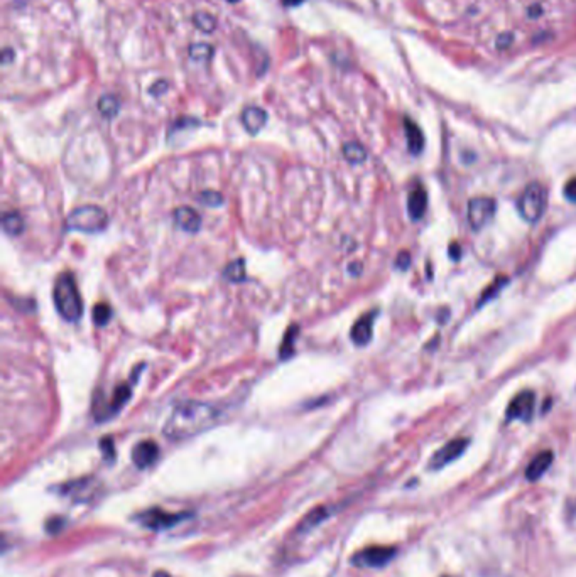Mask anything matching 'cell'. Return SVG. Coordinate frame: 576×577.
Returning <instances> with one entry per match:
<instances>
[{
  "mask_svg": "<svg viewBox=\"0 0 576 577\" xmlns=\"http://www.w3.org/2000/svg\"><path fill=\"white\" fill-rule=\"evenodd\" d=\"M218 408L212 403L198 402V400H184L172 408L167 417L162 432L167 439L183 441L196 434L208 431L218 419Z\"/></svg>",
  "mask_w": 576,
  "mask_h": 577,
  "instance_id": "cell-1",
  "label": "cell"
},
{
  "mask_svg": "<svg viewBox=\"0 0 576 577\" xmlns=\"http://www.w3.org/2000/svg\"><path fill=\"white\" fill-rule=\"evenodd\" d=\"M53 299L54 306H56L58 313H60L63 319L75 323L82 318L83 302L73 273L63 272L61 275L58 277L56 282H54Z\"/></svg>",
  "mask_w": 576,
  "mask_h": 577,
  "instance_id": "cell-2",
  "label": "cell"
},
{
  "mask_svg": "<svg viewBox=\"0 0 576 577\" xmlns=\"http://www.w3.org/2000/svg\"><path fill=\"white\" fill-rule=\"evenodd\" d=\"M108 225V216L102 208L94 205L79 206L66 218V228L83 233H98Z\"/></svg>",
  "mask_w": 576,
  "mask_h": 577,
  "instance_id": "cell-3",
  "label": "cell"
},
{
  "mask_svg": "<svg viewBox=\"0 0 576 577\" xmlns=\"http://www.w3.org/2000/svg\"><path fill=\"white\" fill-rule=\"evenodd\" d=\"M546 206H548V191L541 183H531L520 195L519 213L524 221H539V218L546 212Z\"/></svg>",
  "mask_w": 576,
  "mask_h": 577,
  "instance_id": "cell-4",
  "label": "cell"
},
{
  "mask_svg": "<svg viewBox=\"0 0 576 577\" xmlns=\"http://www.w3.org/2000/svg\"><path fill=\"white\" fill-rule=\"evenodd\" d=\"M495 214V200L489 196H477L468 201L466 218L475 231H480L489 225Z\"/></svg>",
  "mask_w": 576,
  "mask_h": 577,
  "instance_id": "cell-5",
  "label": "cell"
},
{
  "mask_svg": "<svg viewBox=\"0 0 576 577\" xmlns=\"http://www.w3.org/2000/svg\"><path fill=\"white\" fill-rule=\"evenodd\" d=\"M394 557H396V549L394 547L373 545L360 550L352 560L359 567H384Z\"/></svg>",
  "mask_w": 576,
  "mask_h": 577,
  "instance_id": "cell-6",
  "label": "cell"
},
{
  "mask_svg": "<svg viewBox=\"0 0 576 577\" xmlns=\"http://www.w3.org/2000/svg\"><path fill=\"white\" fill-rule=\"evenodd\" d=\"M534 403H536V395H534V391L524 390L520 391V394H517L507 407V420L519 419L524 420V422H529L534 414Z\"/></svg>",
  "mask_w": 576,
  "mask_h": 577,
  "instance_id": "cell-7",
  "label": "cell"
},
{
  "mask_svg": "<svg viewBox=\"0 0 576 577\" xmlns=\"http://www.w3.org/2000/svg\"><path fill=\"white\" fill-rule=\"evenodd\" d=\"M468 448V439H463V437H458V439H453L447 442L440 450H436L435 456L431 458L430 467L431 469H441L449 462H453L455 459H458L461 454L465 453V449Z\"/></svg>",
  "mask_w": 576,
  "mask_h": 577,
  "instance_id": "cell-8",
  "label": "cell"
},
{
  "mask_svg": "<svg viewBox=\"0 0 576 577\" xmlns=\"http://www.w3.org/2000/svg\"><path fill=\"white\" fill-rule=\"evenodd\" d=\"M186 513H169L164 512V510H149V512H144L139 520L141 524L147 526V529L153 530H161V529H169V526L176 525L178 521L186 518Z\"/></svg>",
  "mask_w": 576,
  "mask_h": 577,
  "instance_id": "cell-9",
  "label": "cell"
},
{
  "mask_svg": "<svg viewBox=\"0 0 576 577\" xmlns=\"http://www.w3.org/2000/svg\"><path fill=\"white\" fill-rule=\"evenodd\" d=\"M159 458V446L154 441H142L132 450V461L139 469H146L154 465Z\"/></svg>",
  "mask_w": 576,
  "mask_h": 577,
  "instance_id": "cell-10",
  "label": "cell"
},
{
  "mask_svg": "<svg viewBox=\"0 0 576 577\" xmlns=\"http://www.w3.org/2000/svg\"><path fill=\"white\" fill-rule=\"evenodd\" d=\"M376 314H377L376 311L364 314L359 321L353 324L350 336L357 346H365V344H369L370 339H372V332H373L372 328H373V321H376Z\"/></svg>",
  "mask_w": 576,
  "mask_h": 577,
  "instance_id": "cell-11",
  "label": "cell"
},
{
  "mask_svg": "<svg viewBox=\"0 0 576 577\" xmlns=\"http://www.w3.org/2000/svg\"><path fill=\"white\" fill-rule=\"evenodd\" d=\"M130 395H132V385L130 383H122L120 387H117L115 391H113L110 403H107V407L103 408L102 414L98 415V420L110 419L112 415H115L117 412L122 410V407L129 402Z\"/></svg>",
  "mask_w": 576,
  "mask_h": 577,
  "instance_id": "cell-12",
  "label": "cell"
},
{
  "mask_svg": "<svg viewBox=\"0 0 576 577\" xmlns=\"http://www.w3.org/2000/svg\"><path fill=\"white\" fill-rule=\"evenodd\" d=\"M174 221L181 230L188 231V233H196L201 226V218L198 212L188 206H181L174 212Z\"/></svg>",
  "mask_w": 576,
  "mask_h": 577,
  "instance_id": "cell-13",
  "label": "cell"
},
{
  "mask_svg": "<svg viewBox=\"0 0 576 577\" xmlns=\"http://www.w3.org/2000/svg\"><path fill=\"white\" fill-rule=\"evenodd\" d=\"M553 453L551 450H542V453L537 454L536 458L529 462L527 469H525V478L529 481H537V479L542 478V474L549 469V466L553 465Z\"/></svg>",
  "mask_w": 576,
  "mask_h": 577,
  "instance_id": "cell-14",
  "label": "cell"
},
{
  "mask_svg": "<svg viewBox=\"0 0 576 577\" xmlns=\"http://www.w3.org/2000/svg\"><path fill=\"white\" fill-rule=\"evenodd\" d=\"M267 122V113L260 107H247L242 112V124L249 134H257Z\"/></svg>",
  "mask_w": 576,
  "mask_h": 577,
  "instance_id": "cell-15",
  "label": "cell"
},
{
  "mask_svg": "<svg viewBox=\"0 0 576 577\" xmlns=\"http://www.w3.org/2000/svg\"><path fill=\"white\" fill-rule=\"evenodd\" d=\"M426 206H428V195L426 191L421 186H416L413 191H411L409 197H407V209H409V216L413 218L414 221L421 220L426 213Z\"/></svg>",
  "mask_w": 576,
  "mask_h": 577,
  "instance_id": "cell-16",
  "label": "cell"
},
{
  "mask_svg": "<svg viewBox=\"0 0 576 577\" xmlns=\"http://www.w3.org/2000/svg\"><path fill=\"white\" fill-rule=\"evenodd\" d=\"M404 129H406L407 147H409L411 154H414V155L421 154L424 149V136H423L421 129H419L418 125L409 119L404 120Z\"/></svg>",
  "mask_w": 576,
  "mask_h": 577,
  "instance_id": "cell-17",
  "label": "cell"
},
{
  "mask_svg": "<svg viewBox=\"0 0 576 577\" xmlns=\"http://www.w3.org/2000/svg\"><path fill=\"white\" fill-rule=\"evenodd\" d=\"M2 228L6 233L12 235V237H15V235H20L24 230V221L23 218H20L19 213L15 212H11V213H6L2 218Z\"/></svg>",
  "mask_w": 576,
  "mask_h": 577,
  "instance_id": "cell-18",
  "label": "cell"
},
{
  "mask_svg": "<svg viewBox=\"0 0 576 577\" xmlns=\"http://www.w3.org/2000/svg\"><path fill=\"white\" fill-rule=\"evenodd\" d=\"M343 155L345 159L352 164H360L367 159V153H365V149L359 144V142H348V144H345Z\"/></svg>",
  "mask_w": 576,
  "mask_h": 577,
  "instance_id": "cell-19",
  "label": "cell"
},
{
  "mask_svg": "<svg viewBox=\"0 0 576 577\" xmlns=\"http://www.w3.org/2000/svg\"><path fill=\"white\" fill-rule=\"evenodd\" d=\"M225 279L232 282H242L245 279V262L243 260H235L225 268Z\"/></svg>",
  "mask_w": 576,
  "mask_h": 577,
  "instance_id": "cell-20",
  "label": "cell"
},
{
  "mask_svg": "<svg viewBox=\"0 0 576 577\" xmlns=\"http://www.w3.org/2000/svg\"><path fill=\"white\" fill-rule=\"evenodd\" d=\"M193 22H195V26L203 32H213V31H215V27H217L215 18H213V15L207 14V12H198V14H195V18H193Z\"/></svg>",
  "mask_w": 576,
  "mask_h": 577,
  "instance_id": "cell-21",
  "label": "cell"
},
{
  "mask_svg": "<svg viewBox=\"0 0 576 577\" xmlns=\"http://www.w3.org/2000/svg\"><path fill=\"white\" fill-rule=\"evenodd\" d=\"M325 517H326V510H325V508L313 510V512H311L308 517L302 518V521L300 524V530H309V529H313V526H316V525L319 524V521H321Z\"/></svg>",
  "mask_w": 576,
  "mask_h": 577,
  "instance_id": "cell-22",
  "label": "cell"
},
{
  "mask_svg": "<svg viewBox=\"0 0 576 577\" xmlns=\"http://www.w3.org/2000/svg\"><path fill=\"white\" fill-rule=\"evenodd\" d=\"M110 318H112L110 306H108V304H98V306H95V309H94V323L96 324V326H100V328L105 326V324L110 321Z\"/></svg>",
  "mask_w": 576,
  "mask_h": 577,
  "instance_id": "cell-23",
  "label": "cell"
},
{
  "mask_svg": "<svg viewBox=\"0 0 576 577\" xmlns=\"http://www.w3.org/2000/svg\"><path fill=\"white\" fill-rule=\"evenodd\" d=\"M98 108L105 117H113L117 110H119V103H117V100L113 98V96H103V98L100 100Z\"/></svg>",
  "mask_w": 576,
  "mask_h": 577,
  "instance_id": "cell-24",
  "label": "cell"
},
{
  "mask_svg": "<svg viewBox=\"0 0 576 577\" xmlns=\"http://www.w3.org/2000/svg\"><path fill=\"white\" fill-rule=\"evenodd\" d=\"M300 332V328H291V330L288 331V335H286L284 338V343H283V348H281V358H289V355L293 353V341L296 338V335Z\"/></svg>",
  "mask_w": 576,
  "mask_h": 577,
  "instance_id": "cell-25",
  "label": "cell"
},
{
  "mask_svg": "<svg viewBox=\"0 0 576 577\" xmlns=\"http://www.w3.org/2000/svg\"><path fill=\"white\" fill-rule=\"evenodd\" d=\"M210 54H212V48L207 44H193L191 48H189V56H191L193 60H207Z\"/></svg>",
  "mask_w": 576,
  "mask_h": 577,
  "instance_id": "cell-26",
  "label": "cell"
},
{
  "mask_svg": "<svg viewBox=\"0 0 576 577\" xmlns=\"http://www.w3.org/2000/svg\"><path fill=\"white\" fill-rule=\"evenodd\" d=\"M200 201H203V203L208 205V206H217V205H220L222 201H224V197H222L220 193L205 191V193H201Z\"/></svg>",
  "mask_w": 576,
  "mask_h": 577,
  "instance_id": "cell-27",
  "label": "cell"
},
{
  "mask_svg": "<svg viewBox=\"0 0 576 577\" xmlns=\"http://www.w3.org/2000/svg\"><path fill=\"white\" fill-rule=\"evenodd\" d=\"M565 196H566L568 201H571V203H576V178L570 179L565 184Z\"/></svg>",
  "mask_w": 576,
  "mask_h": 577,
  "instance_id": "cell-28",
  "label": "cell"
},
{
  "mask_svg": "<svg viewBox=\"0 0 576 577\" xmlns=\"http://www.w3.org/2000/svg\"><path fill=\"white\" fill-rule=\"evenodd\" d=\"M409 264H411V255L407 254V252H401V254L397 255V260H396L397 268H401V271H406V268L409 267Z\"/></svg>",
  "mask_w": 576,
  "mask_h": 577,
  "instance_id": "cell-29",
  "label": "cell"
},
{
  "mask_svg": "<svg viewBox=\"0 0 576 577\" xmlns=\"http://www.w3.org/2000/svg\"><path fill=\"white\" fill-rule=\"evenodd\" d=\"M449 257H452L453 260H460V245H458V243H452V245H449Z\"/></svg>",
  "mask_w": 576,
  "mask_h": 577,
  "instance_id": "cell-30",
  "label": "cell"
},
{
  "mask_svg": "<svg viewBox=\"0 0 576 577\" xmlns=\"http://www.w3.org/2000/svg\"><path fill=\"white\" fill-rule=\"evenodd\" d=\"M283 2L286 4V6L293 7V6H297V4H301V2H302V0H283Z\"/></svg>",
  "mask_w": 576,
  "mask_h": 577,
  "instance_id": "cell-31",
  "label": "cell"
},
{
  "mask_svg": "<svg viewBox=\"0 0 576 577\" xmlns=\"http://www.w3.org/2000/svg\"><path fill=\"white\" fill-rule=\"evenodd\" d=\"M154 577H169V576H167L166 572H158V574H155Z\"/></svg>",
  "mask_w": 576,
  "mask_h": 577,
  "instance_id": "cell-32",
  "label": "cell"
},
{
  "mask_svg": "<svg viewBox=\"0 0 576 577\" xmlns=\"http://www.w3.org/2000/svg\"><path fill=\"white\" fill-rule=\"evenodd\" d=\"M226 2H238V0H226Z\"/></svg>",
  "mask_w": 576,
  "mask_h": 577,
  "instance_id": "cell-33",
  "label": "cell"
},
{
  "mask_svg": "<svg viewBox=\"0 0 576 577\" xmlns=\"http://www.w3.org/2000/svg\"><path fill=\"white\" fill-rule=\"evenodd\" d=\"M447 577H448V576H447Z\"/></svg>",
  "mask_w": 576,
  "mask_h": 577,
  "instance_id": "cell-34",
  "label": "cell"
}]
</instances>
